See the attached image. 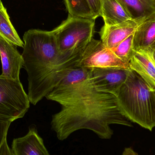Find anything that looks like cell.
Segmentation results:
<instances>
[{
    "label": "cell",
    "instance_id": "8",
    "mask_svg": "<svg viewBox=\"0 0 155 155\" xmlns=\"http://www.w3.org/2000/svg\"><path fill=\"white\" fill-rule=\"evenodd\" d=\"M130 70L118 68H92L93 84L97 91L116 96L126 80Z\"/></svg>",
    "mask_w": 155,
    "mask_h": 155
},
{
    "label": "cell",
    "instance_id": "7",
    "mask_svg": "<svg viewBox=\"0 0 155 155\" xmlns=\"http://www.w3.org/2000/svg\"><path fill=\"white\" fill-rule=\"evenodd\" d=\"M77 67L118 68L130 69L129 64L119 59L112 50L105 47L101 40L93 38L82 53Z\"/></svg>",
    "mask_w": 155,
    "mask_h": 155
},
{
    "label": "cell",
    "instance_id": "25",
    "mask_svg": "<svg viewBox=\"0 0 155 155\" xmlns=\"http://www.w3.org/2000/svg\"></svg>",
    "mask_w": 155,
    "mask_h": 155
},
{
    "label": "cell",
    "instance_id": "21",
    "mask_svg": "<svg viewBox=\"0 0 155 155\" xmlns=\"http://www.w3.org/2000/svg\"><path fill=\"white\" fill-rule=\"evenodd\" d=\"M0 155H13L12 150L8 146L7 139H5L1 147Z\"/></svg>",
    "mask_w": 155,
    "mask_h": 155
},
{
    "label": "cell",
    "instance_id": "4",
    "mask_svg": "<svg viewBox=\"0 0 155 155\" xmlns=\"http://www.w3.org/2000/svg\"><path fill=\"white\" fill-rule=\"evenodd\" d=\"M95 21L69 15L66 20L51 31L59 52L71 56L83 52L93 39Z\"/></svg>",
    "mask_w": 155,
    "mask_h": 155
},
{
    "label": "cell",
    "instance_id": "20",
    "mask_svg": "<svg viewBox=\"0 0 155 155\" xmlns=\"http://www.w3.org/2000/svg\"><path fill=\"white\" fill-rule=\"evenodd\" d=\"M91 9V12L95 20L98 16H100L101 4L102 0H86Z\"/></svg>",
    "mask_w": 155,
    "mask_h": 155
},
{
    "label": "cell",
    "instance_id": "14",
    "mask_svg": "<svg viewBox=\"0 0 155 155\" xmlns=\"http://www.w3.org/2000/svg\"><path fill=\"white\" fill-rule=\"evenodd\" d=\"M155 42V17L144 22L134 34V50L151 47Z\"/></svg>",
    "mask_w": 155,
    "mask_h": 155
},
{
    "label": "cell",
    "instance_id": "12",
    "mask_svg": "<svg viewBox=\"0 0 155 155\" xmlns=\"http://www.w3.org/2000/svg\"><path fill=\"white\" fill-rule=\"evenodd\" d=\"M11 150L13 155H51L35 127L24 136L14 139Z\"/></svg>",
    "mask_w": 155,
    "mask_h": 155
},
{
    "label": "cell",
    "instance_id": "1",
    "mask_svg": "<svg viewBox=\"0 0 155 155\" xmlns=\"http://www.w3.org/2000/svg\"><path fill=\"white\" fill-rule=\"evenodd\" d=\"M22 56L28 75V96L35 105L75 68L82 53L74 55L59 52L51 31L31 29L23 36Z\"/></svg>",
    "mask_w": 155,
    "mask_h": 155
},
{
    "label": "cell",
    "instance_id": "6",
    "mask_svg": "<svg viewBox=\"0 0 155 155\" xmlns=\"http://www.w3.org/2000/svg\"><path fill=\"white\" fill-rule=\"evenodd\" d=\"M30 103L20 79L0 75V119L13 122L22 118L29 110Z\"/></svg>",
    "mask_w": 155,
    "mask_h": 155
},
{
    "label": "cell",
    "instance_id": "11",
    "mask_svg": "<svg viewBox=\"0 0 155 155\" xmlns=\"http://www.w3.org/2000/svg\"><path fill=\"white\" fill-rule=\"evenodd\" d=\"M17 46L0 37V57L2 65L1 76L14 80H19L24 61Z\"/></svg>",
    "mask_w": 155,
    "mask_h": 155
},
{
    "label": "cell",
    "instance_id": "22",
    "mask_svg": "<svg viewBox=\"0 0 155 155\" xmlns=\"http://www.w3.org/2000/svg\"><path fill=\"white\" fill-rule=\"evenodd\" d=\"M122 155H139L130 147L125 148Z\"/></svg>",
    "mask_w": 155,
    "mask_h": 155
},
{
    "label": "cell",
    "instance_id": "2",
    "mask_svg": "<svg viewBox=\"0 0 155 155\" xmlns=\"http://www.w3.org/2000/svg\"><path fill=\"white\" fill-rule=\"evenodd\" d=\"M114 124L133 126L121 111L116 96L102 92L71 106L62 107L51 122L52 129L60 141L80 129L91 130L101 139H109L114 134L110 125Z\"/></svg>",
    "mask_w": 155,
    "mask_h": 155
},
{
    "label": "cell",
    "instance_id": "19",
    "mask_svg": "<svg viewBox=\"0 0 155 155\" xmlns=\"http://www.w3.org/2000/svg\"><path fill=\"white\" fill-rule=\"evenodd\" d=\"M12 122L0 119V149L5 139H7V133Z\"/></svg>",
    "mask_w": 155,
    "mask_h": 155
},
{
    "label": "cell",
    "instance_id": "23",
    "mask_svg": "<svg viewBox=\"0 0 155 155\" xmlns=\"http://www.w3.org/2000/svg\"><path fill=\"white\" fill-rule=\"evenodd\" d=\"M151 47H152V48H153V49H154V50H155V42L153 44V45H152V46H151Z\"/></svg>",
    "mask_w": 155,
    "mask_h": 155
},
{
    "label": "cell",
    "instance_id": "3",
    "mask_svg": "<svg viewBox=\"0 0 155 155\" xmlns=\"http://www.w3.org/2000/svg\"><path fill=\"white\" fill-rule=\"evenodd\" d=\"M116 96L121 111L131 122L152 131L155 127V92L140 75L130 70Z\"/></svg>",
    "mask_w": 155,
    "mask_h": 155
},
{
    "label": "cell",
    "instance_id": "5",
    "mask_svg": "<svg viewBox=\"0 0 155 155\" xmlns=\"http://www.w3.org/2000/svg\"><path fill=\"white\" fill-rule=\"evenodd\" d=\"M91 70L80 67L72 69L45 97L64 107L91 97L99 92L93 84Z\"/></svg>",
    "mask_w": 155,
    "mask_h": 155
},
{
    "label": "cell",
    "instance_id": "10",
    "mask_svg": "<svg viewBox=\"0 0 155 155\" xmlns=\"http://www.w3.org/2000/svg\"><path fill=\"white\" fill-rule=\"evenodd\" d=\"M155 50L151 47L134 50L129 64L130 70L140 75L151 89L155 90Z\"/></svg>",
    "mask_w": 155,
    "mask_h": 155
},
{
    "label": "cell",
    "instance_id": "13",
    "mask_svg": "<svg viewBox=\"0 0 155 155\" xmlns=\"http://www.w3.org/2000/svg\"><path fill=\"white\" fill-rule=\"evenodd\" d=\"M100 16L106 25H115L135 18L124 0H102Z\"/></svg>",
    "mask_w": 155,
    "mask_h": 155
},
{
    "label": "cell",
    "instance_id": "17",
    "mask_svg": "<svg viewBox=\"0 0 155 155\" xmlns=\"http://www.w3.org/2000/svg\"><path fill=\"white\" fill-rule=\"evenodd\" d=\"M64 2L70 15L75 17L94 19L86 0H64Z\"/></svg>",
    "mask_w": 155,
    "mask_h": 155
},
{
    "label": "cell",
    "instance_id": "16",
    "mask_svg": "<svg viewBox=\"0 0 155 155\" xmlns=\"http://www.w3.org/2000/svg\"><path fill=\"white\" fill-rule=\"evenodd\" d=\"M135 14V17H155V0H124Z\"/></svg>",
    "mask_w": 155,
    "mask_h": 155
},
{
    "label": "cell",
    "instance_id": "9",
    "mask_svg": "<svg viewBox=\"0 0 155 155\" xmlns=\"http://www.w3.org/2000/svg\"><path fill=\"white\" fill-rule=\"evenodd\" d=\"M145 17H135L132 20L113 25H104L99 32L101 41L105 47L112 49L130 35L147 20Z\"/></svg>",
    "mask_w": 155,
    "mask_h": 155
},
{
    "label": "cell",
    "instance_id": "24",
    "mask_svg": "<svg viewBox=\"0 0 155 155\" xmlns=\"http://www.w3.org/2000/svg\"></svg>",
    "mask_w": 155,
    "mask_h": 155
},
{
    "label": "cell",
    "instance_id": "18",
    "mask_svg": "<svg viewBox=\"0 0 155 155\" xmlns=\"http://www.w3.org/2000/svg\"><path fill=\"white\" fill-rule=\"evenodd\" d=\"M134 34L120 43L116 47L111 49L119 59L128 64L134 50Z\"/></svg>",
    "mask_w": 155,
    "mask_h": 155
},
{
    "label": "cell",
    "instance_id": "15",
    "mask_svg": "<svg viewBox=\"0 0 155 155\" xmlns=\"http://www.w3.org/2000/svg\"><path fill=\"white\" fill-rule=\"evenodd\" d=\"M0 37L17 46L23 48L24 42L12 24L6 8L0 0Z\"/></svg>",
    "mask_w": 155,
    "mask_h": 155
}]
</instances>
